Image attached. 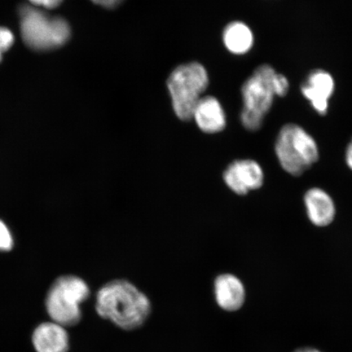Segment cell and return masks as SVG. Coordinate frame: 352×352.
Wrapping results in <instances>:
<instances>
[{"label": "cell", "mask_w": 352, "mask_h": 352, "mask_svg": "<svg viewBox=\"0 0 352 352\" xmlns=\"http://www.w3.org/2000/svg\"><path fill=\"white\" fill-rule=\"evenodd\" d=\"M96 314L124 331H134L152 314L151 299L131 281L118 279L101 287L96 296Z\"/></svg>", "instance_id": "cell-1"}, {"label": "cell", "mask_w": 352, "mask_h": 352, "mask_svg": "<svg viewBox=\"0 0 352 352\" xmlns=\"http://www.w3.org/2000/svg\"><path fill=\"white\" fill-rule=\"evenodd\" d=\"M280 74L270 65L258 66L241 86L242 108L240 121L249 131L261 129L277 96Z\"/></svg>", "instance_id": "cell-2"}, {"label": "cell", "mask_w": 352, "mask_h": 352, "mask_svg": "<svg viewBox=\"0 0 352 352\" xmlns=\"http://www.w3.org/2000/svg\"><path fill=\"white\" fill-rule=\"evenodd\" d=\"M166 85L176 118L182 122L191 121L193 109L208 89L209 72L204 64L188 61L171 70Z\"/></svg>", "instance_id": "cell-3"}, {"label": "cell", "mask_w": 352, "mask_h": 352, "mask_svg": "<svg viewBox=\"0 0 352 352\" xmlns=\"http://www.w3.org/2000/svg\"><path fill=\"white\" fill-rule=\"evenodd\" d=\"M20 29L25 45L44 52L65 45L72 30L63 17L51 16L41 8L22 6L19 11Z\"/></svg>", "instance_id": "cell-4"}, {"label": "cell", "mask_w": 352, "mask_h": 352, "mask_svg": "<svg viewBox=\"0 0 352 352\" xmlns=\"http://www.w3.org/2000/svg\"><path fill=\"white\" fill-rule=\"evenodd\" d=\"M90 296L85 280L63 276L52 283L46 297V310L52 321L64 327L76 325L82 318L81 305Z\"/></svg>", "instance_id": "cell-5"}, {"label": "cell", "mask_w": 352, "mask_h": 352, "mask_svg": "<svg viewBox=\"0 0 352 352\" xmlns=\"http://www.w3.org/2000/svg\"><path fill=\"white\" fill-rule=\"evenodd\" d=\"M275 152L283 168L294 176L301 175L319 160L316 140L296 123L281 127L277 135Z\"/></svg>", "instance_id": "cell-6"}, {"label": "cell", "mask_w": 352, "mask_h": 352, "mask_svg": "<svg viewBox=\"0 0 352 352\" xmlns=\"http://www.w3.org/2000/svg\"><path fill=\"white\" fill-rule=\"evenodd\" d=\"M223 179L231 191L243 196L262 187L264 174L257 162L239 160L228 166L223 174Z\"/></svg>", "instance_id": "cell-7"}, {"label": "cell", "mask_w": 352, "mask_h": 352, "mask_svg": "<svg viewBox=\"0 0 352 352\" xmlns=\"http://www.w3.org/2000/svg\"><path fill=\"white\" fill-rule=\"evenodd\" d=\"M300 89L315 111L320 116H327L329 101L336 90V82L331 74L320 69L312 70Z\"/></svg>", "instance_id": "cell-8"}, {"label": "cell", "mask_w": 352, "mask_h": 352, "mask_svg": "<svg viewBox=\"0 0 352 352\" xmlns=\"http://www.w3.org/2000/svg\"><path fill=\"white\" fill-rule=\"evenodd\" d=\"M191 120L201 131L218 134L227 126V114L220 100L214 96L205 95L192 110Z\"/></svg>", "instance_id": "cell-9"}, {"label": "cell", "mask_w": 352, "mask_h": 352, "mask_svg": "<svg viewBox=\"0 0 352 352\" xmlns=\"http://www.w3.org/2000/svg\"><path fill=\"white\" fill-rule=\"evenodd\" d=\"M214 296L220 309L235 312L243 307L245 302V288L242 281L235 275L223 274L214 281Z\"/></svg>", "instance_id": "cell-10"}, {"label": "cell", "mask_w": 352, "mask_h": 352, "mask_svg": "<svg viewBox=\"0 0 352 352\" xmlns=\"http://www.w3.org/2000/svg\"><path fill=\"white\" fill-rule=\"evenodd\" d=\"M32 342L36 352H67L69 345L65 327L54 321L38 325L34 330Z\"/></svg>", "instance_id": "cell-11"}, {"label": "cell", "mask_w": 352, "mask_h": 352, "mask_svg": "<svg viewBox=\"0 0 352 352\" xmlns=\"http://www.w3.org/2000/svg\"><path fill=\"white\" fill-rule=\"evenodd\" d=\"M308 218L316 226L325 227L336 217V206L327 192L314 188L308 190L305 197Z\"/></svg>", "instance_id": "cell-12"}, {"label": "cell", "mask_w": 352, "mask_h": 352, "mask_svg": "<svg viewBox=\"0 0 352 352\" xmlns=\"http://www.w3.org/2000/svg\"><path fill=\"white\" fill-rule=\"evenodd\" d=\"M222 42L230 54L243 56L252 51L254 44V35L252 30L245 22L233 21L223 28Z\"/></svg>", "instance_id": "cell-13"}, {"label": "cell", "mask_w": 352, "mask_h": 352, "mask_svg": "<svg viewBox=\"0 0 352 352\" xmlns=\"http://www.w3.org/2000/svg\"><path fill=\"white\" fill-rule=\"evenodd\" d=\"M13 237L10 228L0 220V252H10L13 248Z\"/></svg>", "instance_id": "cell-14"}, {"label": "cell", "mask_w": 352, "mask_h": 352, "mask_svg": "<svg viewBox=\"0 0 352 352\" xmlns=\"http://www.w3.org/2000/svg\"><path fill=\"white\" fill-rule=\"evenodd\" d=\"M13 43H14V35L11 30L6 28H0V63L4 52L10 50Z\"/></svg>", "instance_id": "cell-15"}, {"label": "cell", "mask_w": 352, "mask_h": 352, "mask_svg": "<svg viewBox=\"0 0 352 352\" xmlns=\"http://www.w3.org/2000/svg\"><path fill=\"white\" fill-rule=\"evenodd\" d=\"M32 6L37 8H45V10H54L58 7L64 0H29Z\"/></svg>", "instance_id": "cell-16"}, {"label": "cell", "mask_w": 352, "mask_h": 352, "mask_svg": "<svg viewBox=\"0 0 352 352\" xmlns=\"http://www.w3.org/2000/svg\"><path fill=\"white\" fill-rule=\"evenodd\" d=\"M90 1L104 10H113L120 7L125 0H90Z\"/></svg>", "instance_id": "cell-17"}, {"label": "cell", "mask_w": 352, "mask_h": 352, "mask_svg": "<svg viewBox=\"0 0 352 352\" xmlns=\"http://www.w3.org/2000/svg\"><path fill=\"white\" fill-rule=\"evenodd\" d=\"M346 161L347 166H349L350 169L352 170V140L349 143V146L346 148Z\"/></svg>", "instance_id": "cell-18"}, {"label": "cell", "mask_w": 352, "mask_h": 352, "mask_svg": "<svg viewBox=\"0 0 352 352\" xmlns=\"http://www.w3.org/2000/svg\"><path fill=\"white\" fill-rule=\"evenodd\" d=\"M296 352H320V351L316 350V349H299V350L296 351Z\"/></svg>", "instance_id": "cell-19"}]
</instances>
